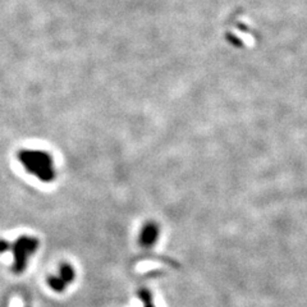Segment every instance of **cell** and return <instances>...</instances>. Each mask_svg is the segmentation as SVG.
<instances>
[{"label": "cell", "mask_w": 307, "mask_h": 307, "mask_svg": "<svg viewBox=\"0 0 307 307\" xmlns=\"http://www.w3.org/2000/svg\"><path fill=\"white\" fill-rule=\"evenodd\" d=\"M20 160L31 174L36 175L42 180H50L54 177L53 160L46 152L23 151L21 152Z\"/></svg>", "instance_id": "6da1fadb"}, {"label": "cell", "mask_w": 307, "mask_h": 307, "mask_svg": "<svg viewBox=\"0 0 307 307\" xmlns=\"http://www.w3.org/2000/svg\"><path fill=\"white\" fill-rule=\"evenodd\" d=\"M37 241L33 238L23 237L18 239L16 244H14V256H16V269L18 271H22L25 269L26 261H27L28 256L32 255V252L36 250Z\"/></svg>", "instance_id": "7a4b0ae2"}, {"label": "cell", "mask_w": 307, "mask_h": 307, "mask_svg": "<svg viewBox=\"0 0 307 307\" xmlns=\"http://www.w3.org/2000/svg\"><path fill=\"white\" fill-rule=\"evenodd\" d=\"M73 279V270L70 268V265H64L60 269V274L58 277H54L50 279V285L51 288L56 289V291H62L64 288V285L68 282Z\"/></svg>", "instance_id": "3957f363"}, {"label": "cell", "mask_w": 307, "mask_h": 307, "mask_svg": "<svg viewBox=\"0 0 307 307\" xmlns=\"http://www.w3.org/2000/svg\"><path fill=\"white\" fill-rule=\"evenodd\" d=\"M158 238V228L155 224H147L146 227L142 229L141 233V243L145 246H150L156 241Z\"/></svg>", "instance_id": "277c9868"}, {"label": "cell", "mask_w": 307, "mask_h": 307, "mask_svg": "<svg viewBox=\"0 0 307 307\" xmlns=\"http://www.w3.org/2000/svg\"><path fill=\"white\" fill-rule=\"evenodd\" d=\"M142 299H145V301H146V307H152V304L149 303V301H150L149 297H145V298H144V297H142Z\"/></svg>", "instance_id": "5b68a950"}]
</instances>
